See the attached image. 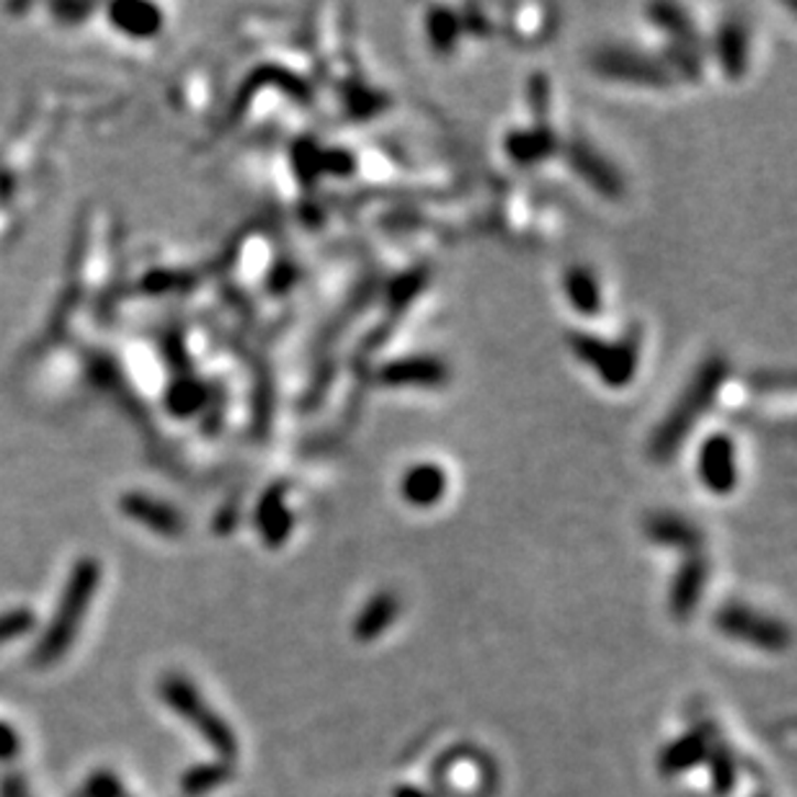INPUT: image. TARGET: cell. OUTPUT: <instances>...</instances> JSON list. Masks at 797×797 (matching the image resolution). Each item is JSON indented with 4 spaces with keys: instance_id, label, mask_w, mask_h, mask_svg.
<instances>
[{
    "instance_id": "5b68a950",
    "label": "cell",
    "mask_w": 797,
    "mask_h": 797,
    "mask_svg": "<svg viewBox=\"0 0 797 797\" xmlns=\"http://www.w3.org/2000/svg\"><path fill=\"white\" fill-rule=\"evenodd\" d=\"M697 472L707 491L725 495L739 485V457L731 436L716 434L699 447Z\"/></svg>"
},
{
    "instance_id": "8fae6325",
    "label": "cell",
    "mask_w": 797,
    "mask_h": 797,
    "mask_svg": "<svg viewBox=\"0 0 797 797\" xmlns=\"http://www.w3.org/2000/svg\"><path fill=\"white\" fill-rule=\"evenodd\" d=\"M645 535H648L653 543L676 547V550H695V547L702 545V535L695 524H689L687 518L679 514H653L645 522Z\"/></svg>"
},
{
    "instance_id": "277c9868",
    "label": "cell",
    "mask_w": 797,
    "mask_h": 797,
    "mask_svg": "<svg viewBox=\"0 0 797 797\" xmlns=\"http://www.w3.org/2000/svg\"><path fill=\"white\" fill-rule=\"evenodd\" d=\"M718 627L723 630L725 635L741 637V641L758 645V648L764 651H782L789 641L787 627L782 625V622L741 604H728L723 612L718 614Z\"/></svg>"
},
{
    "instance_id": "ffe728a7",
    "label": "cell",
    "mask_w": 797,
    "mask_h": 797,
    "mask_svg": "<svg viewBox=\"0 0 797 797\" xmlns=\"http://www.w3.org/2000/svg\"><path fill=\"white\" fill-rule=\"evenodd\" d=\"M395 797H428V795L424 793V789H418V787H401V789H397V793H395Z\"/></svg>"
},
{
    "instance_id": "7a4b0ae2",
    "label": "cell",
    "mask_w": 797,
    "mask_h": 797,
    "mask_svg": "<svg viewBox=\"0 0 797 797\" xmlns=\"http://www.w3.org/2000/svg\"><path fill=\"white\" fill-rule=\"evenodd\" d=\"M570 349L583 364H589L607 385L625 387L627 382L635 380L637 372V341L633 336L625 341L609 343L604 338L589 334H570Z\"/></svg>"
},
{
    "instance_id": "30bf717a",
    "label": "cell",
    "mask_w": 797,
    "mask_h": 797,
    "mask_svg": "<svg viewBox=\"0 0 797 797\" xmlns=\"http://www.w3.org/2000/svg\"><path fill=\"white\" fill-rule=\"evenodd\" d=\"M705 583H707V563L699 558V555H695V558L684 563L679 574L674 578L672 599H668L672 612L676 616H687L691 609H697L699 597H702L705 591Z\"/></svg>"
},
{
    "instance_id": "ac0fdd59",
    "label": "cell",
    "mask_w": 797,
    "mask_h": 797,
    "mask_svg": "<svg viewBox=\"0 0 797 797\" xmlns=\"http://www.w3.org/2000/svg\"><path fill=\"white\" fill-rule=\"evenodd\" d=\"M648 17L656 21L660 29H666L668 34H674L676 40H687V36L691 34V21L681 6L658 3V6H653V9H648Z\"/></svg>"
},
{
    "instance_id": "4fadbf2b",
    "label": "cell",
    "mask_w": 797,
    "mask_h": 797,
    "mask_svg": "<svg viewBox=\"0 0 797 797\" xmlns=\"http://www.w3.org/2000/svg\"><path fill=\"white\" fill-rule=\"evenodd\" d=\"M568 303L581 315H597L601 310V287L599 280L586 266H574L566 272L563 280Z\"/></svg>"
},
{
    "instance_id": "9c48e42d",
    "label": "cell",
    "mask_w": 797,
    "mask_h": 797,
    "mask_svg": "<svg viewBox=\"0 0 797 797\" xmlns=\"http://www.w3.org/2000/svg\"><path fill=\"white\" fill-rule=\"evenodd\" d=\"M718 63L725 75L741 78L749 67V29L741 19H728L718 32Z\"/></svg>"
},
{
    "instance_id": "d6986e66",
    "label": "cell",
    "mask_w": 797,
    "mask_h": 797,
    "mask_svg": "<svg viewBox=\"0 0 797 797\" xmlns=\"http://www.w3.org/2000/svg\"><path fill=\"white\" fill-rule=\"evenodd\" d=\"M712 764H716L712 766V779H716L718 793L725 795L735 782V766L731 762V756H728V751H718V754L712 756Z\"/></svg>"
},
{
    "instance_id": "6da1fadb",
    "label": "cell",
    "mask_w": 797,
    "mask_h": 797,
    "mask_svg": "<svg viewBox=\"0 0 797 797\" xmlns=\"http://www.w3.org/2000/svg\"><path fill=\"white\" fill-rule=\"evenodd\" d=\"M728 378V364L725 359L712 357L699 367L695 378L689 380V385L681 390V395L676 397L672 411L666 413V418L660 421L656 434H653L648 452L656 462L672 460L699 418L705 416V411L710 408L712 401L718 397V390L723 387Z\"/></svg>"
},
{
    "instance_id": "7c38bea8",
    "label": "cell",
    "mask_w": 797,
    "mask_h": 797,
    "mask_svg": "<svg viewBox=\"0 0 797 797\" xmlns=\"http://www.w3.org/2000/svg\"><path fill=\"white\" fill-rule=\"evenodd\" d=\"M397 597L390 591H382L374 597L370 604H367L357 616V625H353V633H357L359 641H374V637L385 633V630L393 625L397 616Z\"/></svg>"
},
{
    "instance_id": "8992f818",
    "label": "cell",
    "mask_w": 797,
    "mask_h": 797,
    "mask_svg": "<svg viewBox=\"0 0 797 797\" xmlns=\"http://www.w3.org/2000/svg\"><path fill=\"white\" fill-rule=\"evenodd\" d=\"M568 161L576 168L578 176H583L586 182H589L597 192L604 194V197H620V194L625 192L622 173L616 171L604 155L597 153L589 142H581V140L570 142Z\"/></svg>"
},
{
    "instance_id": "3957f363",
    "label": "cell",
    "mask_w": 797,
    "mask_h": 797,
    "mask_svg": "<svg viewBox=\"0 0 797 797\" xmlns=\"http://www.w3.org/2000/svg\"><path fill=\"white\" fill-rule=\"evenodd\" d=\"M591 65L593 70L607 75V78L633 80L643 83V86H668V80H672V73L664 63L627 47H601L593 52Z\"/></svg>"
},
{
    "instance_id": "5bb4252c",
    "label": "cell",
    "mask_w": 797,
    "mask_h": 797,
    "mask_svg": "<svg viewBox=\"0 0 797 797\" xmlns=\"http://www.w3.org/2000/svg\"><path fill=\"white\" fill-rule=\"evenodd\" d=\"M555 150V138L547 127L537 130H518L506 138V153L516 163H537Z\"/></svg>"
},
{
    "instance_id": "ba28073f",
    "label": "cell",
    "mask_w": 797,
    "mask_h": 797,
    "mask_svg": "<svg viewBox=\"0 0 797 797\" xmlns=\"http://www.w3.org/2000/svg\"><path fill=\"white\" fill-rule=\"evenodd\" d=\"M447 472L434 462H418L403 472L401 495L411 506L426 509L445 499Z\"/></svg>"
},
{
    "instance_id": "52a82bcc",
    "label": "cell",
    "mask_w": 797,
    "mask_h": 797,
    "mask_svg": "<svg viewBox=\"0 0 797 797\" xmlns=\"http://www.w3.org/2000/svg\"><path fill=\"white\" fill-rule=\"evenodd\" d=\"M449 378L447 367L436 357H405L395 359V362L385 364L380 370V380L385 385L403 387V385H418V387H434L441 385Z\"/></svg>"
},
{
    "instance_id": "e0dca14e",
    "label": "cell",
    "mask_w": 797,
    "mask_h": 797,
    "mask_svg": "<svg viewBox=\"0 0 797 797\" xmlns=\"http://www.w3.org/2000/svg\"><path fill=\"white\" fill-rule=\"evenodd\" d=\"M259 522L263 526V535H266L272 545H280L287 539L292 518L287 506H284V495L280 491H272L266 499H263V506L259 509Z\"/></svg>"
},
{
    "instance_id": "2e32d148",
    "label": "cell",
    "mask_w": 797,
    "mask_h": 797,
    "mask_svg": "<svg viewBox=\"0 0 797 797\" xmlns=\"http://www.w3.org/2000/svg\"><path fill=\"white\" fill-rule=\"evenodd\" d=\"M707 756V743L699 733H689L679 739L676 743H672L664 754H660V772L668 774H681L687 772L689 766H695L697 762H702Z\"/></svg>"
},
{
    "instance_id": "9a60e30c",
    "label": "cell",
    "mask_w": 797,
    "mask_h": 797,
    "mask_svg": "<svg viewBox=\"0 0 797 797\" xmlns=\"http://www.w3.org/2000/svg\"><path fill=\"white\" fill-rule=\"evenodd\" d=\"M426 34L436 52H452L462 36V21L445 6H434L426 17Z\"/></svg>"
}]
</instances>
